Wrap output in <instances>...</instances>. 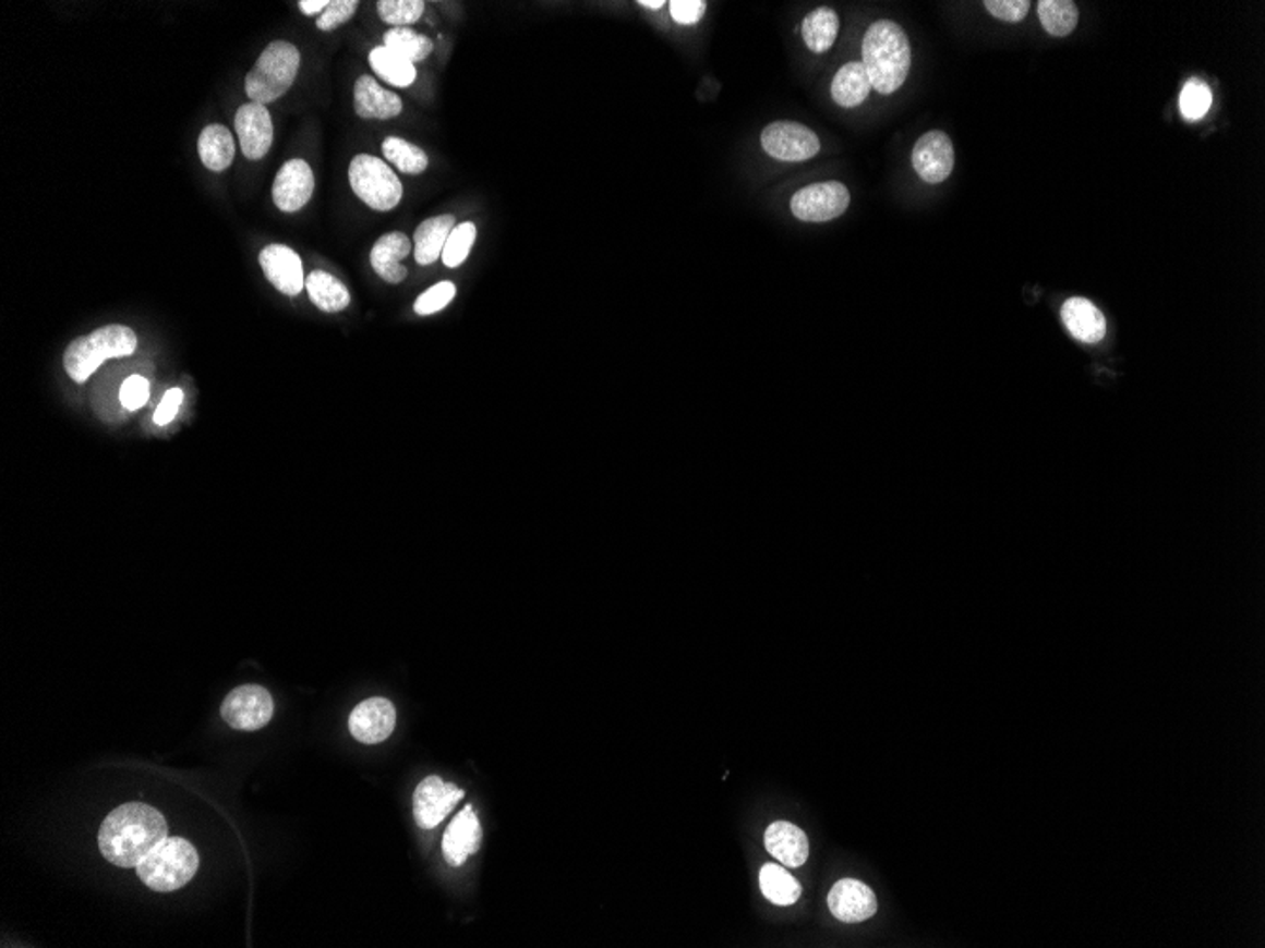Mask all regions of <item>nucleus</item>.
Segmentation results:
<instances>
[{"label":"nucleus","mask_w":1265,"mask_h":948,"mask_svg":"<svg viewBox=\"0 0 1265 948\" xmlns=\"http://www.w3.org/2000/svg\"><path fill=\"white\" fill-rule=\"evenodd\" d=\"M167 839V824L156 809L128 803L110 812L99 831V848L118 867H137L159 842Z\"/></svg>","instance_id":"1"},{"label":"nucleus","mask_w":1265,"mask_h":948,"mask_svg":"<svg viewBox=\"0 0 1265 948\" xmlns=\"http://www.w3.org/2000/svg\"><path fill=\"white\" fill-rule=\"evenodd\" d=\"M863 65L878 94L899 92L912 66V46L906 31L889 20L871 23L864 35Z\"/></svg>","instance_id":"2"},{"label":"nucleus","mask_w":1265,"mask_h":948,"mask_svg":"<svg viewBox=\"0 0 1265 948\" xmlns=\"http://www.w3.org/2000/svg\"><path fill=\"white\" fill-rule=\"evenodd\" d=\"M137 349V336L128 326L110 324L67 347L63 364L72 381L86 382L110 358H125Z\"/></svg>","instance_id":"3"},{"label":"nucleus","mask_w":1265,"mask_h":948,"mask_svg":"<svg viewBox=\"0 0 1265 948\" xmlns=\"http://www.w3.org/2000/svg\"><path fill=\"white\" fill-rule=\"evenodd\" d=\"M302 56L294 44L277 40L262 51L246 74L245 92L251 102L269 105L287 94L300 72Z\"/></svg>","instance_id":"4"},{"label":"nucleus","mask_w":1265,"mask_h":948,"mask_svg":"<svg viewBox=\"0 0 1265 948\" xmlns=\"http://www.w3.org/2000/svg\"><path fill=\"white\" fill-rule=\"evenodd\" d=\"M200 867V855L184 839H166L137 865L138 878L156 891H174L186 886Z\"/></svg>","instance_id":"5"},{"label":"nucleus","mask_w":1265,"mask_h":948,"mask_svg":"<svg viewBox=\"0 0 1265 948\" xmlns=\"http://www.w3.org/2000/svg\"><path fill=\"white\" fill-rule=\"evenodd\" d=\"M352 192L370 209L387 212L402 199L403 187L395 171L382 158L360 154L349 166Z\"/></svg>","instance_id":"6"},{"label":"nucleus","mask_w":1265,"mask_h":948,"mask_svg":"<svg viewBox=\"0 0 1265 948\" xmlns=\"http://www.w3.org/2000/svg\"><path fill=\"white\" fill-rule=\"evenodd\" d=\"M851 194L842 182H819L798 190L791 202L792 215L799 222H830L848 209Z\"/></svg>","instance_id":"7"},{"label":"nucleus","mask_w":1265,"mask_h":948,"mask_svg":"<svg viewBox=\"0 0 1265 948\" xmlns=\"http://www.w3.org/2000/svg\"><path fill=\"white\" fill-rule=\"evenodd\" d=\"M762 148L770 158L799 163L815 158L820 151V141L815 131L798 122H773L763 127Z\"/></svg>","instance_id":"8"},{"label":"nucleus","mask_w":1265,"mask_h":948,"mask_svg":"<svg viewBox=\"0 0 1265 948\" xmlns=\"http://www.w3.org/2000/svg\"><path fill=\"white\" fill-rule=\"evenodd\" d=\"M274 716V698L262 685H241L224 698L222 718L239 731H258Z\"/></svg>","instance_id":"9"},{"label":"nucleus","mask_w":1265,"mask_h":948,"mask_svg":"<svg viewBox=\"0 0 1265 948\" xmlns=\"http://www.w3.org/2000/svg\"><path fill=\"white\" fill-rule=\"evenodd\" d=\"M462 798L465 791L459 786L444 782L439 776L424 778L413 793V816L418 826L423 829L438 827Z\"/></svg>","instance_id":"10"},{"label":"nucleus","mask_w":1265,"mask_h":948,"mask_svg":"<svg viewBox=\"0 0 1265 948\" xmlns=\"http://www.w3.org/2000/svg\"><path fill=\"white\" fill-rule=\"evenodd\" d=\"M915 173L927 184H942L953 173L955 150L943 131H928L915 143L912 154Z\"/></svg>","instance_id":"11"},{"label":"nucleus","mask_w":1265,"mask_h":948,"mask_svg":"<svg viewBox=\"0 0 1265 948\" xmlns=\"http://www.w3.org/2000/svg\"><path fill=\"white\" fill-rule=\"evenodd\" d=\"M315 192V177L310 163L303 159H290L274 182V203L282 212H298L310 203Z\"/></svg>","instance_id":"12"},{"label":"nucleus","mask_w":1265,"mask_h":948,"mask_svg":"<svg viewBox=\"0 0 1265 948\" xmlns=\"http://www.w3.org/2000/svg\"><path fill=\"white\" fill-rule=\"evenodd\" d=\"M828 907L835 919L858 924L878 913V899L870 886L855 878H843L828 894Z\"/></svg>","instance_id":"13"},{"label":"nucleus","mask_w":1265,"mask_h":948,"mask_svg":"<svg viewBox=\"0 0 1265 948\" xmlns=\"http://www.w3.org/2000/svg\"><path fill=\"white\" fill-rule=\"evenodd\" d=\"M396 710L387 698L374 697L360 703L351 712L349 731L364 744H380L395 731Z\"/></svg>","instance_id":"14"},{"label":"nucleus","mask_w":1265,"mask_h":948,"mask_svg":"<svg viewBox=\"0 0 1265 948\" xmlns=\"http://www.w3.org/2000/svg\"><path fill=\"white\" fill-rule=\"evenodd\" d=\"M236 131L241 150L249 159L264 158L274 143L272 114L258 102H246L243 107H239L236 114Z\"/></svg>","instance_id":"15"},{"label":"nucleus","mask_w":1265,"mask_h":948,"mask_svg":"<svg viewBox=\"0 0 1265 948\" xmlns=\"http://www.w3.org/2000/svg\"><path fill=\"white\" fill-rule=\"evenodd\" d=\"M260 267L266 275L267 281L272 282L281 294L294 295L302 294L305 288V277H303L302 259L296 254L292 248L285 245H269L260 252Z\"/></svg>","instance_id":"16"},{"label":"nucleus","mask_w":1265,"mask_h":948,"mask_svg":"<svg viewBox=\"0 0 1265 948\" xmlns=\"http://www.w3.org/2000/svg\"><path fill=\"white\" fill-rule=\"evenodd\" d=\"M482 847V824L475 816L474 809L468 805L465 811H460L455 816L454 822L449 824L442 841V850L446 855L447 863L459 867L467 862L470 855H474Z\"/></svg>","instance_id":"17"},{"label":"nucleus","mask_w":1265,"mask_h":948,"mask_svg":"<svg viewBox=\"0 0 1265 948\" xmlns=\"http://www.w3.org/2000/svg\"><path fill=\"white\" fill-rule=\"evenodd\" d=\"M402 99L388 92L375 82V78L362 74L354 82V112L364 120H390L402 112Z\"/></svg>","instance_id":"18"},{"label":"nucleus","mask_w":1265,"mask_h":948,"mask_svg":"<svg viewBox=\"0 0 1265 948\" xmlns=\"http://www.w3.org/2000/svg\"><path fill=\"white\" fill-rule=\"evenodd\" d=\"M411 252V241L406 233L400 231H393L383 235L370 254V262L374 267L375 274L382 277L383 281L388 284H400V282L408 277V269L400 264L403 258H408Z\"/></svg>","instance_id":"19"},{"label":"nucleus","mask_w":1265,"mask_h":948,"mask_svg":"<svg viewBox=\"0 0 1265 948\" xmlns=\"http://www.w3.org/2000/svg\"><path fill=\"white\" fill-rule=\"evenodd\" d=\"M766 848L784 867H802L809 858L807 835L788 822H775L766 829Z\"/></svg>","instance_id":"20"},{"label":"nucleus","mask_w":1265,"mask_h":948,"mask_svg":"<svg viewBox=\"0 0 1265 948\" xmlns=\"http://www.w3.org/2000/svg\"><path fill=\"white\" fill-rule=\"evenodd\" d=\"M1067 330L1082 343H1099L1107 336V320L1086 297H1071L1061 309Z\"/></svg>","instance_id":"21"},{"label":"nucleus","mask_w":1265,"mask_h":948,"mask_svg":"<svg viewBox=\"0 0 1265 948\" xmlns=\"http://www.w3.org/2000/svg\"><path fill=\"white\" fill-rule=\"evenodd\" d=\"M197 151L203 166L213 173H224L236 158V143L230 130L218 123L207 125L197 141Z\"/></svg>","instance_id":"22"},{"label":"nucleus","mask_w":1265,"mask_h":948,"mask_svg":"<svg viewBox=\"0 0 1265 948\" xmlns=\"http://www.w3.org/2000/svg\"><path fill=\"white\" fill-rule=\"evenodd\" d=\"M455 230V218L451 215L436 216L424 220L415 230V259L421 266H431L442 258L446 248L447 239Z\"/></svg>","instance_id":"23"},{"label":"nucleus","mask_w":1265,"mask_h":948,"mask_svg":"<svg viewBox=\"0 0 1265 948\" xmlns=\"http://www.w3.org/2000/svg\"><path fill=\"white\" fill-rule=\"evenodd\" d=\"M871 82L863 63H847L835 72L830 94L840 107H860L870 97Z\"/></svg>","instance_id":"24"},{"label":"nucleus","mask_w":1265,"mask_h":948,"mask_svg":"<svg viewBox=\"0 0 1265 948\" xmlns=\"http://www.w3.org/2000/svg\"><path fill=\"white\" fill-rule=\"evenodd\" d=\"M305 288L311 303L324 313H339L347 309L351 303V294L346 284L326 271H313L305 279Z\"/></svg>","instance_id":"25"},{"label":"nucleus","mask_w":1265,"mask_h":948,"mask_svg":"<svg viewBox=\"0 0 1265 948\" xmlns=\"http://www.w3.org/2000/svg\"><path fill=\"white\" fill-rule=\"evenodd\" d=\"M840 33V15L832 8H817L802 23V38L809 50L824 53L834 46Z\"/></svg>","instance_id":"26"},{"label":"nucleus","mask_w":1265,"mask_h":948,"mask_svg":"<svg viewBox=\"0 0 1265 948\" xmlns=\"http://www.w3.org/2000/svg\"><path fill=\"white\" fill-rule=\"evenodd\" d=\"M760 888L766 898L775 906H794L802 896V886L792 877L788 871L773 863L763 865L760 871Z\"/></svg>","instance_id":"27"},{"label":"nucleus","mask_w":1265,"mask_h":948,"mask_svg":"<svg viewBox=\"0 0 1265 948\" xmlns=\"http://www.w3.org/2000/svg\"><path fill=\"white\" fill-rule=\"evenodd\" d=\"M370 66L374 69L375 76L385 80L387 84L395 87H408L415 82L418 71L410 61L396 56L393 51L387 50L385 46L382 48H374L370 51Z\"/></svg>","instance_id":"28"},{"label":"nucleus","mask_w":1265,"mask_h":948,"mask_svg":"<svg viewBox=\"0 0 1265 948\" xmlns=\"http://www.w3.org/2000/svg\"><path fill=\"white\" fill-rule=\"evenodd\" d=\"M383 40H385L387 50L400 56L406 61H410L413 65L424 61L434 50V42L429 36L419 35L410 27H395V29L385 33Z\"/></svg>","instance_id":"29"},{"label":"nucleus","mask_w":1265,"mask_h":948,"mask_svg":"<svg viewBox=\"0 0 1265 948\" xmlns=\"http://www.w3.org/2000/svg\"><path fill=\"white\" fill-rule=\"evenodd\" d=\"M1038 17L1051 36H1069L1079 27L1080 10L1072 0H1040Z\"/></svg>","instance_id":"30"},{"label":"nucleus","mask_w":1265,"mask_h":948,"mask_svg":"<svg viewBox=\"0 0 1265 948\" xmlns=\"http://www.w3.org/2000/svg\"><path fill=\"white\" fill-rule=\"evenodd\" d=\"M383 156L393 163V166L406 174H421L426 171L429 167V158L424 150H421L415 144L408 143L403 138L388 137L383 143Z\"/></svg>","instance_id":"31"},{"label":"nucleus","mask_w":1265,"mask_h":948,"mask_svg":"<svg viewBox=\"0 0 1265 948\" xmlns=\"http://www.w3.org/2000/svg\"><path fill=\"white\" fill-rule=\"evenodd\" d=\"M377 14L383 23L395 27H408L421 20L424 14V2L421 0H380Z\"/></svg>","instance_id":"32"},{"label":"nucleus","mask_w":1265,"mask_h":948,"mask_svg":"<svg viewBox=\"0 0 1265 948\" xmlns=\"http://www.w3.org/2000/svg\"><path fill=\"white\" fill-rule=\"evenodd\" d=\"M1210 105H1213L1210 87L1201 80H1190L1180 94L1179 107L1182 116L1186 120L1197 122L1207 116Z\"/></svg>","instance_id":"33"},{"label":"nucleus","mask_w":1265,"mask_h":948,"mask_svg":"<svg viewBox=\"0 0 1265 948\" xmlns=\"http://www.w3.org/2000/svg\"><path fill=\"white\" fill-rule=\"evenodd\" d=\"M475 235H478V231L472 222L455 226V230L447 239L446 248L442 252V262L447 267H459L460 264H465L470 256L472 246H474Z\"/></svg>","instance_id":"34"},{"label":"nucleus","mask_w":1265,"mask_h":948,"mask_svg":"<svg viewBox=\"0 0 1265 948\" xmlns=\"http://www.w3.org/2000/svg\"><path fill=\"white\" fill-rule=\"evenodd\" d=\"M455 294H457V288H455L454 282H438V284L429 288L424 294L419 295L413 309L421 316L434 315L454 302Z\"/></svg>","instance_id":"35"},{"label":"nucleus","mask_w":1265,"mask_h":948,"mask_svg":"<svg viewBox=\"0 0 1265 948\" xmlns=\"http://www.w3.org/2000/svg\"><path fill=\"white\" fill-rule=\"evenodd\" d=\"M357 10H359L357 0H334L323 14L318 15L316 27L321 31L338 29L357 14Z\"/></svg>","instance_id":"36"},{"label":"nucleus","mask_w":1265,"mask_h":948,"mask_svg":"<svg viewBox=\"0 0 1265 948\" xmlns=\"http://www.w3.org/2000/svg\"><path fill=\"white\" fill-rule=\"evenodd\" d=\"M984 7L1000 22L1020 23L1027 17L1028 0H985Z\"/></svg>","instance_id":"37"},{"label":"nucleus","mask_w":1265,"mask_h":948,"mask_svg":"<svg viewBox=\"0 0 1265 948\" xmlns=\"http://www.w3.org/2000/svg\"><path fill=\"white\" fill-rule=\"evenodd\" d=\"M148 396H150V387L141 375H131L130 379H125L120 388V403L128 411L141 410L144 403L148 402Z\"/></svg>","instance_id":"38"},{"label":"nucleus","mask_w":1265,"mask_h":948,"mask_svg":"<svg viewBox=\"0 0 1265 948\" xmlns=\"http://www.w3.org/2000/svg\"><path fill=\"white\" fill-rule=\"evenodd\" d=\"M667 7L673 20L680 25H696L707 12L704 0H673Z\"/></svg>","instance_id":"39"},{"label":"nucleus","mask_w":1265,"mask_h":948,"mask_svg":"<svg viewBox=\"0 0 1265 948\" xmlns=\"http://www.w3.org/2000/svg\"><path fill=\"white\" fill-rule=\"evenodd\" d=\"M182 398H184V394H182V390H180V388H171V390H169V392L164 396V400H161V403H159L158 410H156V413H154V423L159 424V426L171 423V421L174 418V415H177V411H179L180 403H182Z\"/></svg>","instance_id":"40"},{"label":"nucleus","mask_w":1265,"mask_h":948,"mask_svg":"<svg viewBox=\"0 0 1265 948\" xmlns=\"http://www.w3.org/2000/svg\"><path fill=\"white\" fill-rule=\"evenodd\" d=\"M328 0H300V10L305 15L323 14L324 10L328 8Z\"/></svg>","instance_id":"41"},{"label":"nucleus","mask_w":1265,"mask_h":948,"mask_svg":"<svg viewBox=\"0 0 1265 948\" xmlns=\"http://www.w3.org/2000/svg\"><path fill=\"white\" fill-rule=\"evenodd\" d=\"M639 7L650 8V10H660V8L667 7L665 0H639Z\"/></svg>","instance_id":"42"}]
</instances>
